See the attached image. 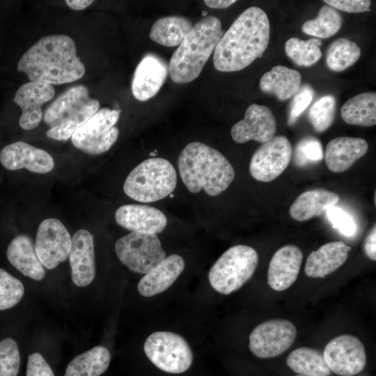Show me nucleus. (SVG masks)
<instances>
[{
    "label": "nucleus",
    "instance_id": "1",
    "mask_svg": "<svg viewBox=\"0 0 376 376\" xmlns=\"http://www.w3.org/2000/svg\"><path fill=\"white\" fill-rule=\"evenodd\" d=\"M269 32V19L262 8L252 6L246 9L217 45L213 55L215 69L235 72L249 66L266 50Z\"/></svg>",
    "mask_w": 376,
    "mask_h": 376
},
{
    "label": "nucleus",
    "instance_id": "2",
    "mask_svg": "<svg viewBox=\"0 0 376 376\" xmlns=\"http://www.w3.org/2000/svg\"><path fill=\"white\" fill-rule=\"evenodd\" d=\"M17 70L32 81L53 85L78 80L86 69L73 39L59 34L44 36L34 43L20 58Z\"/></svg>",
    "mask_w": 376,
    "mask_h": 376
},
{
    "label": "nucleus",
    "instance_id": "3",
    "mask_svg": "<svg viewBox=\"0 0 376 376\" xmlns=\"http://www.w3.org/2000/svg\"><path fill=\"white\" fill-rule=\"evenodd\" d=\"M178 170L190 192L203 189L210 196L226 191L235 176L232 164L222 153L198 141L188 143L180 152Z\"/></svg>",
    "mask_w": 376,
    "mask_h": 376
},
{
    "label": "nucleus",
    "instance_id": "4",
    "mask_svg": "<svg viewBox=\"0 0 376 376\" xmlns=\"http://www.w3.org/2000/svg\"><path fill=\"white\" fill-rule=\"evenodd\" d=\"M224 34L215 16H206L194 25L173 54L169 72L177 84H188L201 74Z\"/></svg>",
    "mask_w": 376,
    "mask_h": 376
},
{
    "label": "nucleus",
    "instance_id": "5",
    "mask_svg": "<svg viewBox=\"0 0 376 376\" xmlns=\"http://www.w3.org/2000/svg\"><path fill=\"white\" fill-rule=\"evenodd\" d=\"M97 100L91 98L84 85L73 86L59 95L47 107L43 119L50 128L47 137L57 141H67L99 109Z\"/></svg>",
    "mask_w": 376,
    "mask_h": 376
},
{
    "label": "nucleus",
    "instance_id": "6",
    "mask_svg": "<svg viewBox=\"0 0 376 376\" xmlns=\"http://www.w3.org/2000/svg\"><path fill=\"white\" fill-rule=\"evenodd\" d=\"M177 185V174L171 163L164 158H149L138 164L123 185L125 194L141 203H151L171 194Z\"/></svg>",
    "mask_w": 376,
    "mask_h": 376
},
{
    "label": "nucleus",
    "instance_id": "7",
    "mask_svg": "<svg viewBox=\"0 0 376 376\" xmlns=\"http://www.w3.org/2000/svg\"><path fill=\"white\" fill-rule=\"evenodd\" d=\"M258 254L252 247L238 244L227 249L214 263L208 273L212 288L229 295L242 288L253 276Z\"/></svg>",
    "mask_w": 376,
    "mask_h": 376
},
{
    "label": "nucleus",
    "instance_id": "8",
    "mask_svg": "<svg viewBox=\"0 0 376 376\" xmlns=\"http://www.w3.org/2000/svg\"><path fill=\"white\" fill-rule=\"evenodd\" d=\"M143 350L159 369L173 374L187 371L193 362V352L182 336L171 331H156L146 340Z\"/></svg>",
    "mask_w": 376,
    "mask_h": 376
},
{
    "label": "nucleus",
    "instance_id": "9",
    "mask_svg": "<svg viewBox=\"0 0 376 376\" xmlns=\"http://www.w3.org/2000/svg\"><path fill=\"white\" fill-rule=\"evenodd\" d=\"M119 260L131 271L146 274L158 266L166 254L156 234L131 232L115 244Z\"/></svg>",
    "mask_w": 376,
    "mask_h": 376
},
{
    "label": "nucleus",
    "instance_id": "10",
    "mask_svg": "<svg viewBox=\"0 0 376 376\" xmlns=\"http://www.w3.org/2000/svg\"><path fill=\"white\" fill-rule=\"evenodd\" d=\"M120 112V109H98L72 134V144L77 149L90 155L107 152L118 139L119 130L114 125L118 120Z\"/></svg>",
    "mask_w": 376,
    "mask_h": 376
},
{
    "label": "nucleus",
    "instance_id": "11",
    "mask_svg": "<svg viewBox=\"0 0 376 376\" xmlns=\"http://www.w3.org/2000/svg\"><path fill=\"white\" fill-rule=\"evenodd\" d=\"M297 337V329L289 320L272 319L257 325L249 335V349L257 357H276L286 351Z\"/></svg>",
    "mask_w": 376,
    "mask_h": 376
},
{
    "label": "nucleus",
    "instance_id": "12",
    "mask_svg": "<svg viewBox=\"0 0 376 376\" xmlns=\"http://www.w3.org/2000/svg\"><path fill=\"white\" fill-rule=\"evenodd\" d=\"M322 356L331 372L341 376L359 373L367 361L363 343L351 334H342L331 339L325 346Z\"/></svg>",
    "mask_w": 376,
    "mask_h": 376
},
{
    "label": "nucleus",
    "instance_id": "13",
    "mask_svg": "<svg viewBox=\"0 0 376 376\" xmlns=\"http://www.w3.org/2000/svg\"><path fill=\"white\" fill-rule=\"evenodd\" d=\"M292 154V146L288 138L274 136L253 155L249 164L250 174L256 180L271 182L286 169Z\"/></svg>",
    "mask_w": 376,
    "mask_h": 376
},
{
    "label": "nucleus",
    "instance_id": "14",
    "mask_svg": "<svg viewBox=\"0 0 376 376\" xmlns=\"http://www.w3.org/2000/svg\"><path fill=\"white\" fill-rule=\"evenodd\" d=\"M71 244L72 237L60 220L48 218L40 224L35 249L43 267L52 269L65 261L69 257Z\"/></svg>",
    "mask_w": 376,
    "mask_h": 376
},
{
    "label": "nucleus",
    "instance_id": "15",
    "mask_svg": "<svg viewBox=\"0 0 376 376\" xmlns=\"http://www.w3.org/2000/svg\"><path fill=\"white\" fill-rule=\"evenodd\" d=\"M276 131V122L270 109L252 104L246 109L244 118L232 127L230 133L238 143L249 141L264 143L274 136Z\"/></svg>",
    "mask_w": 376,
    "mask_h": 376
},
{
    "label": "nucleus",
    "instance_id": "16",
    "mask_svg": "<svg viewBox=\"0 0 376 376\" xmlns=\"http://www.w3.org/2000/svg\"><path fill=\"white\" fill-rule=\"evenodd\" d=\"M54 94L53 85L49 84L31 81L22 85L13 98L22 110L19 126L26 130L36 127L43 118L42 106L51 100Z\"/></svg>",
    "mask_w": 376,
    "mask_h": 376
},
{
    "label": "nucleus",
    "instance_id": "17",
    "mask_svg": "<svg viewBox=\"0 0 376 376\" xmlns=\"http://www.w3.org/2000/svg\"><path fill=\"white\" fill-rule=\"evenodd\" d=\"M0 162L10 171L26 169L41 174L50 172L54 167V159L47 152L23 141L5 146L0 152Z\"/></svg>",
    "mask_w": 376,
    "mask_h": 376
},
{
    "label": "nucleus",
    "instance_id": "18",
    "mask_svg": "<svg viewBox=\"0 0 376 376\" xmlns=\"http://www.w3.org/2000/svg\"><path fill=\"white\" fill-rule=\"evenodd\" d=\"M169 66L159 56L147 54L137 65L132 81V92L139 101H146L160 90L167 77Z\"/></svg>",
    "mask_w": 376,
    "mask_h": 376
},
{
    "label": "nucleus",
    "instance_id": "19",
    "mask_svg": "<svg viewBox=\"0 0 376 376\" xmlns=\"http://www.w3.org/2000/svg\"><path fill=\"white\" fill-rule=\"evenodd\" d=\"M73 283L79 287L88 285L95 276L93 235L85 229L75 232L69 253Z\"/></svg>",
    "mask_w": 376,
    "mask_h": 376
},
{
    "label": "nucleus",
    "instance_id": "20",
    "mask_svg": "<svg viewBox=\"0 0 376 376\" xmlns=\"http://www.w3.org/2000/svg\"><path fill=\"white\" fill-rule=\"evenodd\" d=\"M303 260L301 249L294 244L279 249L272 257L267 271V283L275 291L290 288L297 280Z\"/></svg>",
    "mask_w": 376,
    "mask_h": 376
},
{
    "label": "nucleus",
    "instance_id": "21",
    "mask_svg": "<svg viewBox=\"0 0 376 376\" xmlns=\"http://www.w3.org/2000/svg\"><path fill=\"white\" fill-rule=\"evenodd\" d=\"M118 225L132 232L157 234L167 225L166 215L159 209L146 205L127 204L115 212Z\"/></svg>",
    "mask_w": 376,
    "mask_h": 376
},
{
    "label": "nucleus",
    "instance_id": "22",
    "mask_svg": "<svg viewBox=\"0 0 376 376\" xmlns=\"http://www.w3.org/2000/svg\"><path fill=\"white\" fill-rule=\"evenodd\" d=\"M368 149V144L362 138L336 137L331 140L326 146L324 151L326 165L331 172H344L364 156Z\"/></svg>",
    "mask_w": 376,
    "mask_h": 376
},
{
    "label": "nucleus",
    "instance_id": "23",
    "mask_svg": "<svg viewBox=\"0 0 376 376\" xmlns=\"http://www.w3.org/2000/svg\"><path fill=\"white\" fill-rule=\"evenodd\" d=\"M350 250V246L340 241L323 244L308 255L304 267L306 275L314 279L325 278L345 263Z\"/></svg>",
    "mask_w": 376,
    "mask_h": 376
},
{
    "label": "nucleus",
    "instance_id": "24",
    "mask_svg": "<svg viewBox=\"0 0 376 376\" xmlns=\"http://www.w3.org/2000/svg\"><path fill=\"white\" fill-rule=\"evenodd\" d=\"M185 265V260L180 256H169L139 281L137 285L139 292L146 297L163 292L176 281Z\"/></svg>",
    "mask_w": 376,
    "mask_h": 376
},
{
    "label": "nucleus",
    "instance_id": "25",
    "mask_svg": "<svg viewBox=\"0 0 376 376\" xmlns=\"http://www.w3.org/2000/svg\"><path fill=\"white\" fill-rule=\"evenodd\" d=\"M6 255L10 263L24 276L36 281L45 277V270L28 235L21 234L14 237L7 248Z\"/></svg>",
    "mask_w": 376,
    "mask_h": 376
},
{
    "label": "nucleus",
    "instance_id": "26",
    "mask_svg": "<svg viewBox=\"0 0 376 376\" xmlns=\"http://www.w3.org/2000/svg\"><path fill=\"white\" fill-rule=\"evenodd\" d=\"M339 196L324 189H315L301 193L289 209L290 217L297 221H304L319 217L339 201Z\"/></svg>",
    "mask_w": 376,
    "mask_h": 376
},
{
    "label": "nucleus",
    "instance_id": "27",
    "mask_svg": "<svg viewBox=\"0 0 376 376\" xmlns=\"http://www.w3.org/2000/svg\"><path fill=\"white\" fill-rule=\"evenodd\" d=\"M301 74L288 67L279 65L265 73L260 81V90L268 94H274L280 100H286L300 88Z\"/></svg>",
    "mask_w": 376,
    "mask_h": 376
},
{
    "label": "nucleus",
    "instance_id": "28",
    "mask_svg": "<svg viewBox=\"0 0 376 376\" xmlns=\"http://www.w3.org/2000/svg\"><path fill=\"white\" fill-rule=\"evenodd\" d=\"M193 27L188 18L171 15L158 19L152 26L150 38L155 42L166 46H179Z\"/></svg>",
    "mask_w": 376,
    "mask_h": 376
},
{
    "label": "nucleus",
    "instance_id": "29",
    "mask_svg": "<svg viewBox=\"0 0 376 376\" xmlns=\"http://www.w3.org/2000/svg\"><path fill=\"white\" fill-rule=\"evenodd\" d=\"M110 361L109 350L95 346L75 357L67 366L64 376H100L107 370Z\"/></svg>",
    "mask_w": 376,
    "mask_h": 376
},
{
    "label": "nucleus",
    "instance_id": "30",
    "mask_svg": "<svg viewBox=\"0 0 376 376\" xmlns=\"http://www.w3.org/2000/svg\"><path fill=\"white\" fill-rule=\"evenodd\" d=\"M343 120L350 125L373 126L376 124V93L366 92L349 99L341 107Z\"/></svg>",
    "mask_w": 376,
    "mask_h": 376
},
{
    "label": "nucleus",
    "instance_id": "31",
    "mask_svg": "<svg viewBox=\"0 0 376 376\" xmlns=\"http://www.w3.org/2000/svg\"><path fill=\"white\" fill-rule=\"evenodd\" d=\"M288 366L304 376H329L331 370L323 356L316 350L301 347L292 350L286 359Z\"/></svg>",
    "mask_w": 376,
    "mask_h": 376
},
{
    "label": "nucleus",
    "instance_id": "32",
    "mask_svg": "<svg viewBox=\"0 0 376 376\" xmlns=\"http://www.w3.org/2000/svg\"><path fill=\"white\" fill-rule=\"evenodd\" d=\"M361 56L359 47L345 38L334 40L328 47L326 62L334 72H341L354 65Z\"/></svg>",
    "mask_w": 376,
    "mask_h": 376
},
{
    "label": "nucleus",
    "instance_id": "33",
    "mask_svg": "<svg viewBox=\"0 0 376 376\" xmlns=\"http://www.w3.org/2000/svg\"><path fill=\"white\" fill-rule=\"evenodd\" d=\"M342 17L332 7L324 6L315 19L305 22L301 30L305 33L318 38L334 36L340 29Z\"/></svg>",
    "mask_w": 376,
    "mask_h": 376
},
{
    "label": "nucleus",
    "instance_id": "34",
    "mask_svg": "<svg viewBox=\"0 0 376 376\" xmlns=\"http://www.w3.org/2000/svg\"><path fill=\"white\" fill-rule=\"evenodd\" d=\"M321 40L315 38L307 40L291 38L285 44V51L297 65L309 67L321 58Z\"/></svg>",
    "mask_w": 376,
    "mask_h": 376
},
{
    "label": "nucleus",
    "instance_id": "35",
    "mask_svg": "<svg viewBox=\"0 0 376 376\" xmlns=\"http://www.w3.org/2000/svg\"><path fill=\"white\" fill-rule=\"evenodd\" d=\"M335 98L331 95L320 97L312 105L308 117L315 131L324 132L331 125L335 115Z\"/></svg>",
    "mask_w": 376,
    "mask_h": 376
},
{
    "label": "nucleus",
    "instance_id": "36",
    "mask_svg": "<svg viewBox=\"0 0 376 376\" xmlns=\"http://www.w3.org/2000/svg\"><path fill=\"white\" fill-rule=\"evenodd\" d=\"M24 293L22 283L0 268V311L16 306L21 301Z\"/></svg>",
    "mask_w": 376,
    "mask_h": 376
},
{
    "label": "nucleus",
    "instance_id": "37",
    "mask_svg": "<svg viewBox=\"0 0 376 376\" xmlns=\"http://www.w3.org/2000/svg\"><path fill=\"white\" fill-rule=\"evenodd\" d=\"M20 366V354L16 341L6 338L0 341V376H17Z\"/></svg>",
    "mask_w": 376,
    "mask_h": 376
},
{
    "label": "nucleus",
    "instance_id": "38",
    "mask_svg": "<svg viewBox=\"0 0 376 376\" xmlns=\"http://www.w3.org/2000/svg\"><path fill=\"white\" fill-rule=\"evenodd\" d=\"M324 152L321 142L314 136L301 139L295 148V162L299 166L318 162L323 159Z\"/></svg>",
    "mask_w": 376,
    "mask_h": 376
},
{
    "label": "nucleus",
    "instance_id": "39",
    "mask_svg": "<svg viewBox=\"0 0 376 376\" xmlns=\"http://www.w3.org/2000/svg\"><path fill=\"white\" fill-rule=\"evenodd\" d=\"M328 219L334 228L347 237L352 236L357 230V225L352 217L343 209L335 205L325 212Z\"/></svg>",
    "mask_w": 376,
    "mask_h": 376
},
{
    "label": "nucleus",
    "instance_id": "40",
    "mask_svg": "<svg viewBox=\"0 0 376 376\" xmlns=\"http://www.w3.org/2000/svg\"><path fill=\"white\" fill-rule=\"evenodd\" d=\"M314 91L311 86L304 85L295 95L290 105L288 124L292 125L311 102Z\"/></svg>",
    "mask_w": 376,
    "mask_h": 376
},
{
    "label": "nucleus",
    "instance_id": "41",
    "mask_svg": "<svg viewBox=\"0 0 376 376\" xmlns=\"http://www.w3.org/2000/svg\"><path fill=\"white\" fill-rule=\"evenodd\" d=\"M26 376H54L42 354L35 352L28 357Z\"/></svg>",
    "mask_w": 376,
    "mask_h": 376
},
{
    "label": "nucleus",
    "instance_id": "42",
    "mask_svg": "<svg viewBox=\"0 0 376 376\" xmlns=\"http://www.w3.org/2000/svg\"><path fill=\"white\" fill-rule=\"evenodd\" d=\"M331 7L347 13H363L370 10L369 0H324Z\"/></svg>",
    "mask_w": 376,
    "mask_h": 376
},
{
    "label": "nucleus",
    "instance_id": "43",
    "mask_svg": "<svg viewBox=\"0 0 376 376\" xmlns=\"http://www.w3.org/2000/svg\"><path fill=\"white\" fill-rule=\"evenodd\" d=\"M376 227L370 230L363 243L365 254L372 260H376Z\"/></svg>",
    "mask_w": 376,
    "mask_h": 376
},
{
    "label": "nucleus",
    "instance_id": "44",
    "mask_svg": "<svg viewBox=\"0 0 376 376\" xmlns=\"http://www.w3.org/2000/svg\"><path fill=\"white\" fill-rule=\"evenodd\" d=\"M235 0H205V4L211 8H226L235 3Z\"/></svg>",
    "mask_w": 376,
    "mask_h": 376
},
{
    "label": "nucleus",
    "instance_id": "45",
    "mask_svg": "<svg viewBox=\"0 0 376 376\" xmlns=\"http://www.w3.org/2000/svg\"><path fill=\"white\" fill-rule=\"evenodd\" d=\"M66 4L72 10H84L93 3L92 0H67Z\"/></svg>",
    "mask_w": 376,
    "mask_h": 376
},
{
    "label": "nucleus",
    "instance_id": "46",
    "mask_svg": "<svg viewBox=\"0 0 376 376\" xmlns=\"http://www.w3.org/2000/svg\"><path fill=\"white\" fill-rule=\"evenodd\" d=\"M297 376H304V375H297Z\"/></svg>",
    "mask_w": 376,
    "mask_h": 376
}]
</instances>
